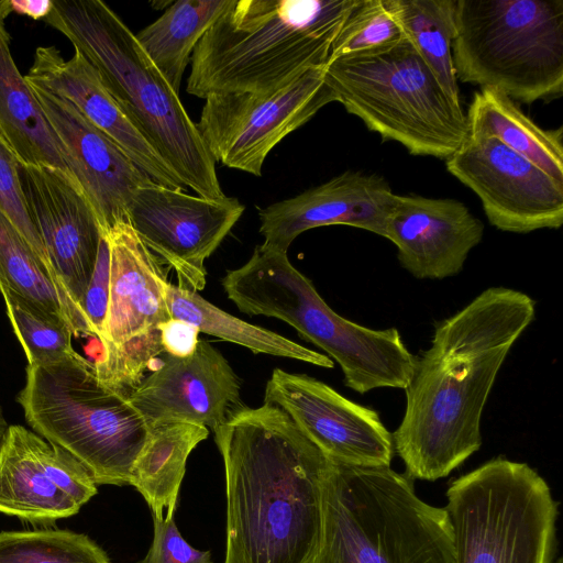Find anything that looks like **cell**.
Here are the masks:
<instances>
[{
  "label": "cell",
  "mask_w": 563,
  "mask_h": 563,
  "mask_svg": "<svg viewBox=\"0 0 563 563\" xmlns=\"http://www.w3.org/2000/svg\"><path fill=\"white\" fill-rule=\"evenodd\" d=\"M534 317L529 295L496 286L435 324L393 433L409 478L445 477L479 450L482 415L498 372Z\"/></svg>",
  "instance_id": "cell-1"
},
{
  "label": "cell",
  "mask_w": 563,
  "mask_h": 563,
  "mask_svg": "<svg viewBox=\"0 0 563 563\" xmlns=\"http://www.w3.org/2000/svg\"><path fill=\"white\" fill-rule=\"evenodd\" d=\"M213 433L225 472L224 563H309L332 461L268 402L245 406Z\"/></svg>",
  "instance_id": "cell-2"
},
{
  "label": "cell",
  "mask_w": 563,
  "mask_h": 563,
  "mask_svg": "<svg viewBox=\"0 0 563 563\" xmlns=\"http://www.w3.org/2000/svg\"><path fill=\"white\" fill-rule=\"evenodd\" d=\"M357 0H233L190 57L186 91L273 93L325 66Z\"/></svg>",
  "instance_id": "cell-3"
},
{
  "label": "cell",
  "mask_w": 563,
  "mask_h": 563,
  "mask_svg": "<svg viewBox=\"0 0 563 563\" xmlns=\"http://www.w3.org/2000/svg\"><path fill=\"white\" fill-rule=\"evenodd\" d=\"M96 68L107 90L185 187L222 198L216 162L179 93L147 57L135 34L101 0H52L43 19Z\"/></svg>",
  "instance_id": "cell-4"
},
{
  "label": "cell",
  "mask_w": 563,
  "mask_h": 563,
  "mask_svg": "<svg viewBox=\"0 0 563 563\" xmlns=\"http://www.w3.org/2000/svg\"><path fill=\"white\" fill-rule=\"evenodd\" d=\"M309 563H454L450 517L420 499L412 479L390 466L332 461Z\"/></svg>",
  "instance_id": "cell-5"
},
{
  "label": "cell",
  "mask_w": 563,
  "mask_h": 563,
  "mask_svg": "<svg viewBox=\"0 0 563 563\" xmlns=\"http://www.w3.org/2000/svg\"><path fill=\"white\" fill-rule=\"evenodd\" d=\"M227 297L249 316H266L291 325L341 367L346 387L365 394L405 389L418 357L396 328L376 330L332 310L287 252L256 245L249 261L221 280Z\"/></svg>",
  "instance_id": "cell-6"
},
{
  "label": "cell",
  "mask_w": 563,
  "mask_h": 563,
  "mask_svg": "<svg viewBox=\"0 0 563 563\" xmlns=\"http://www.w3.org/2000/svg\"><path fill=\"white\" fill-rule=\"evenodd\" d=\"M130 393L75 351L29 364L18 402L33 431L75 457L96 484L122 486L130 484L150 430Z\"/></svg>",
  "instance_id": "cell-7"
},
{
  "label": "cell",
  "mask_w": 563,
  "mask_h": 563,
  "mask_svg": "<svg viewBox=\"0 0 563 563\" xmlns=\"http://www.w3.org/2000/svg\"><path fill=\"white\" fill-rule=\"evenodd\" d=\"M325 78L349 113L411 155L446 161L468 135L462 104L452 100L406 36L328 62Z\"/></svg>",
  "instance_id": "cell-8"
},
{
  "label": "cell",
  "mask_w": 563,
  "mask_h": 563,
  "mask_svg": "<svg viewBox=\"0 0 563 563\" xmlns=\"http://www.w3.org/2000/svg\"><path fill=\"white\" fill-rule=\"evenodd\" d=\"M457 80L533 103L563 93V0H456Z\"/></svg>",
  "instance_id": "cell-9"
},
{
  "label": "cell",
  "mask_w": 563,
  "mask_h": 563,
  "mask_svg": "<svg viewBox=\"0 0 563 563\" xmlns=\"http://www.w3.org/2000/svg\"><path fill=\"white\" fill-rule=\"evenodd\" d=\"M446 498L454 563H553L558 504L528 464L493 459L454 479Z\"/></svg>",
  "instance_id": "cell-10"
},
{
  "label": "cell",
  "mask_w": 563,
  "mask_h": 563,
  "mask_svg": "<svg viewBox=\"0 0 563 563\" xmlns=\"http://www.w3.org/2000/svg\"><path fill=\"white\" fill-rule=\"evenodd\" d=\"M334 101L338 96L321 66L268 95L210 93L196 126L214 162L261 176L269 152Z\"/></svg>",
  "instance_id": "cell-11"
},
{
  "label": "cell",
  "mask_w": 563,
  "mask_h": 563,
  "mask_svg": "<svg viewBox=\"0 0 563 563\" xmlns=\"http://www.w3.org/2000/svg\"><path fill=\"white\" fill-rule=\"evenodd\" d=\"M244 209L235 197L207 198L152 181L135 190L128 218L144 244L176 273L177 286L198 292L206 286V260Z\"/></svg>",
  "instance_id": "cell-12"
},
{
  "label": "cell",
  "mask_w": 563,
  "mask_h": 563,
  "mask_svg": "<svg viewBox=\"0 0 563 563\" xmlns=\"http://www.w3.org/2000/svg\"><path fill=\"white\" fill-rule=\"evenodd\" d=\"M446 169L479 198L498 230L529 233L563 223V183L494 137L467 135Z\"/></svg>",
  "instance_id": "cell-13"
},
{
  "label": "cell",
  "mask_w": 563,
  "mask_h": 563,
  "mask_svg": "<svg viewBox=\"0 0 563 563\" xmlns=\"http://www.w3.org/2000/svg\"><path fill=\"white\" fill-rule=\"evenodd\" d=\"M264 402L286 412L333 462L355 466H390L393 433L377 411L358 405L305 374L272 372Z\"/></svg>",
  "instance_id": "cell-14"
},
{
  "label": "cell",
  "mask_w": 563,
  "mask_h": 563,
  "mask_svg": "<svg viewBox=\"0 0 563 563\" xmlns=\"http://www.w3.org/2000/svg\"><path fill=\"white\" fill-rule=\"evenodd\" d=\"M97 494L69 453L26 428L9 426L0 444V512L46 522L70 517Z\"/></svg>",
  "instance_id": "cell-15"
},
{
  "label": "cell",
  "mask_w": 563,
  "mask_h": 563,
  "mask_svg": "<svg viewBox=\"0 0 563 563\" xmlns=\"http://www.w3.org/2000/svg\"><path fill=\"white\" fill-rule=\"evenodd\" d=\"M18 173L51 265L82 312L102 234L97 217L80 186L59 169L19 163Z\"/></svg>",
  "instance_id": "cell-16"
},
{
  "label": "cell",
  "mask_w": 563,
  "mask_h": 563,
  "mask_svg": "<svg viewBox=\"0 0 563 563\" xmlns=\"http://www.w3.org/2000/svg\"><path fill=\"white\" fill-rule=\"evenodd\" d=\"M161 364L130 393L148 424L189 422L212 431L245 407L241 379L208 341L185 358L163 353Z\"/></svg>",
  "instance_id": "cell-17"
},
{
  "label": "cell",
  "mask_w": 563,
  "mask_h": 563,
  "mask_svg": "<svg viewBox=\"0 0 563 563\" xmlns=\"http://www.w3.org/2000/svg\"><path fill=\"white\" fill-rule=\"evenodd\" d=\"M29 86L59 140L67 165L101 232L119 222H129L128 208L135 190L153 180L70 101L35 85Z\"/></svg>",
  "instance_id": "cell-18"
},
{
  "label": "cell",
  "mask_w": 563,
  "mask_h": 563,
  "mask_svg": "<svg viewBox=\"0 0 563 563\" xmlns=\"http://www.w3.org/2000/svg\"><path fill=\"white\" fill-rule=\"evenodd\" d=\"M484 231L462 201L417 195L395 194L385 224L401 267L418 279L457 275Z\"/></svg>",
  "instance_id": "cell-19"
},
{
  "label": "cell",
  "mask_w": 563,
  "mask_h": 563,
  "mask_svg": "<svg viewBox=\"0 0 563 563\" xmlns=\"http://www.w3.org/2000/svg\"><path fill=\"white\" fill-rule=\"evenodd\" d=\"M394 196L383 176L346 170L260 209V233L265 245L285 252L301 233L325 225H350L385 238Z\"/></svg>",
  "instance_id": "cell-20"
},
{
  "label": "cell",
  "mask_w": 563,
  "mask_h": 563,
  "mask_svg": "<svg viewBox=\"0 0 563 563\" xmlns=\"http://www.w3.org/2000/svg\"><path fill=\"white\" fill-rule=\"evenodd\" d=\"M110 250V285L107 316L99 340L102 354L142 344L172 317L165 288L168 267L141 240L130 222L102 232Z\"/></svg>",
  "instance_id": "cell-21"
},
{
  "label": "cell",
  "mask_w": 563,
  "mask_h": 563,
  "mask_svg": "<svg viewBox=\"0 0 563 563\" xmlns=\"http://www.w3.org/2000/svg\"><path fill=\"white\" fill-rule=\"evenodd\" d=\"M24 77L26 82L70 101L154 183L174 189L186 188L110 95L96 68L80 52L75 49L74 55L65 59L57 47L40 46Z\"/></svg>",
  "instance_id": "cell-22"
},
{
  "label": "cell",
  "mask_w": 563,
  "mask_h": 563,
  "mask_svg": "<svg viewBox=\"0 0 563 563\" xmlns=\"http://www.w3.org/2000/svg\"><path fill=\"white\" fill-rule=\"evenodd\" d=\"M11 12L10 0H0V135L20 164L59 169L79 185L67 165L59 140L12 57L10 34L4 24Z\"/></svg>",
  "instance_id": "cell-23"
},
{
  "label": "cell",
  "mask_w": 563,
  "mask_h": 563,
  "mask_svg": "<svg viewBox=\"0 0 563 563\" xmlns=\"http://www.w3.org/2000/svg\"><path fill=\"white\" fill-rule=\"evenodd\" d=\"M468 135L494 137L563 183V128L544 130L500 91L481 88L466 114Z\"/></svg>",
  "instance_id": "cell-24"
},
{
  "label": "cell",
  "mask_w": 563,
  "mask_h": 563,
  "mask_svg": "<svg viewBox=\"0 0 563 563\" xmlns=\"http://www.w3.org/2000/svg\"><path fill=\"white\" fill-rule=\"evenodd\" d=\"M208 435V428L189 422L150 424L129 485L143 496L154 518L174 515L187 459Z\"/></svg>",
  "instance_id": "cell-25"
},
{
  "label": "cell",
  "mask_w": 563,
  "mask_h": 563,
  "mask_svg": "<svg viewBox=\"0 0 563 563\" xmlns=\"http://www.w3.org/2000/svg\"><path fill=\"white\" fill-rule=\"evenodd\" d=\"M165 296L170 317L196 325L199 332L242 345L255 354L292 358L324 368L334 366L329 356L243 321L207 301L198 292L168 283Z\"/></svg>",
  "instance_id": "cell-26"
},
{
  "label": "cell",
  "mask_w": 563,
  "mask_h": 563,
  "mask_svg": "<svg viewBox=\"0 0 563 563\" xmlns=\"http://www.w3.org/2000/svg\"><path fill=\"white\" fill-rule=\"evenodd\" d=\"M233 0H178L135 37L159 73L179 93L190 55Z\"/></svg>",
  "instance_id": "cell-27"
},
{
  "label": "cell",
  "mask_w": 563,
  "mask_h": 563,
  "mask_svg": "<svg viewBox=\"0 0 563 563\" xmlns=\"http://www.w3.org/2000/svg\"><path fill=\"white\" fill-rule=\"evenodd\" d=\"M0 287H5L64 320L74 335H92L55 273L35 254L0 211Z\"/></svg>",
  "instance_id": "cell-28"
},
{
  "label": "cell",
  "mask_w": 563,
  "mask_h": 563,
  "mask_svg": "<svg viewBox=\"0 0 563 563\" xmlns=\"http://www.w3.org/2000/svg\"><path fill=\"white\" fill-rule=\"evenodd\" d=\"M388 3L405 36L452 100L462 104L452 51L456 0H388Z\"/></svg>",
  "instance_id": "cell-29"
},
{
  "label": "cell",
  "mask_w": 563,
  "mask_h": 563,
  "mask_svg": "<svg viewBox=\"0 0 563 563\" xmlns=\"http://www.w3.org/2000/svg\"><path fill=\"white\" fill-rule=\"evenodd\" d=\"M0 563H111L89 537L68 530L2 531Z\"/></svg>",
  "instance_id": "cell-30"
},
{
  "label": "cell",
  "mask_w": 563,
  "mask_h": 563,
  "mask_svg": "<svg viewBox=\"0 0 563 563\" xmlns=\"http://www.w3.org/2000/svg\"><path fill=\"white\" fill-rule=\"evenodd\" d=\"M0 294L29 364L52 362L75 352L74 333L64 320L5 287H0Z\"/></svg>",
  "instance_id": "cell-31"
},
{
  "label": "cell",
  "mask_w": 563,
  "mask_h": 563,
  "mask_svg": "<svg viewBox=\"0 0 563 563\" xmlns=\"http://www.w3.org/2000/svg\"><path fill=\"white\" fill-rule=\"evenodd\" d=\"M404 37L388 0H357L332 43L328 62L387 47Z\"/></svg>",
  "instance_id": "cell-32"
},
{
  "label": "cell",
  "mask_w": 563,
  "mask_h": 563,
  "mask_svg": "<svg viewBox=\"0 0 563 563\" xmlns=\"http://www.w3.org/2000/svg\"><path fill=\"white\" fill-rule=\"evenodd\" d=\"M18 166L16 155L0 135V211L9 219L35 254L54 272L45 246L27 210L19 179Z\"/></svg>",
  "instance_id": "cell-33"
},
{
  "label": "cell",
  "mask_w": 563,
  "mask_h": 563,
  "mask_svg": "<svg viewBox=\"0 0 563 563\" xmlns=\"http://www.w3.org/2000/svg\"><path fill=\"white\" fill-rule=\"evenodd\" d=\"M154 536L151 548L137 563H212L209 551L192 548L180 534L174 515L153 517Z\"/></svg>",
  "instance_id": "cell-34"
},
{
  "label": "cell",
  "mask_w": 563,
  "mask_h": 563,
  "mask_svg": "<svg viewBox=\"0 0 563 563\" xmlns=\"http://www.w3.org/2000/svg\"><path fill=\"white\" fill-rule=\"evenodd\" d=\"M102 233V232H101ZM110 285V250L104 233L98 250L95 269L82 302V312L93 330L95 336L101 339L108 309Z\"/></svg>",
  "instance_id": "cell-35"
},
{
  "label": "cell",
  "mask_w": 563,
  "mask_h": 563,
  "mask_svg": "<svg viewBox=\"0 0 563 563\" xmlns=\"http://www.w3.org/2000/svg\"><path fill=\"white\" fill-rule=\"evenodd\" d=\"M164 353L179 358L191 356L199 343V330L196 325L170 318L157 325Z\"/></svg>",
  "instance_id": "cell-36"
},
{
  "label": "cell",
  "mask_w": 563,
  "mask_h": 563,
  "mask_svg": "<svg viewBox=\"0 0 563 563\" xmlns=\"http://www.w3.org/2000/svg\"><path fill=\"white\" fill-rule=\"evenodd\" d=\"M11 9L34 20L44 19L52 8V0H10Z\"/></svg>",
  "instance_id": "cell-37"
},
{
  "label": "cell",
  "mask_w": 563,
  "mask_h": 563,
  "mask_svg": "<svg viewBox=\"0 0 563 563\" xmlns=\"http://www.w3.org/2000/svg\"><path fill=\"white\" fill-rule=\"evenodd\" d=\"M9 426L4 419V416H3V412H2V409L0 407V444L4 438V434L8 430Z\"/></svg>",
  "instance_id": "cell-38"
},
{
  "label": "cell",
  "mask_w": 563,
  "mask_h": 563,
  "mask_svg": "<svg viewBox=\"0 0 563 563\" xmlns=\"http://www.w3.org/2000/svg\"><path fill=\"white\" fill-rule=\"evenodd\" d=\"M555 563H562V559H561V558H559V559L555 561Z\"/></svg>",
  "instance_id": "cell-39"
}]
</instances>
